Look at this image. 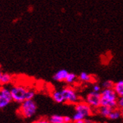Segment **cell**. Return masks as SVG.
Here are the masks:
<instances>
[{
    "mask_svg": "<svg viewBox=\"0 0 123 123\" xmlns=\"http://www.w3.org/2000/svg\"><path fill=\"white\" fill-rule=\"evenodd\" d=\"M101 95L99 92H94L93 91L90 92L85 97V102L93 108L99 109L101 107Z\"/></svg>",
    "mask_w": 123,
    "mask_h": 123,
    "instance_id": "8992f818",
    "label": "cell"
},
{
    "mask_svg": "<svg viewBox=\"0 0 123 123\" xmlns=\"http://www.w3.org/2000/svg\"><path fill=\"white\" fill-rule=\"evenodd\" d=\"M51 98L54 102L58 104H63L65 102V99L61 90H54L51 92Z\"/></svg>",
    "mask_w": 123,
    "mask_h": 123,
    "instance_id": "9c48e42d",
    "label": "cell"
},
{
    "mask_svg": "<svg viewBox=\"0 0 123 123\" xmlns=\"http://www.w3.org/2000/svg\"><path fill=\"white\" fill-rule=\"evenodd\" d=\"M12 80H13V77L11 74L8 73H3L1 80V86H6L10 84L12 82Z\"/></svg>",
    "mask_w": 123,
    "mask_h": 123,
    "instance_id": "4fadbf2b",
    "label": "cell"
},
{
    "mask_svg": "<svg viewBox=\"0 0 123 123\" xmlns=\"http://www.w3.org/2000/svg\"><path fill=\"white\" fill-rule=\"evenodd\" d=\"M74 123H85V119L78 120V121H76V122H74Z\"/></svg>",
    "mask_w": 123,
    "mask_h": 123,
    "instance_id": "cb8c5ba5",
    "label": "cell"
},
{
    "mask_svg": "<svg viewBox=\"0 0 123 123\" xmlns=\"http://www.w3.org/2000/svg\"><path fill=\"white\" fill-rule=\"evenodd\" d=\"M69 73L70 72L66 69H60L54 73V74L53 75L52 78L54 81L63 82V81H65V80H66L67 75L69 74Z\"/></svg>",
    "mask_w": 123,
    "mask_h": 123,
    "instance_id": "ba28073f",
    "label": "cell"
},
{
    "mask_svg": "<svg viewBox=\"0 0 123 123\" xmlns=\"http://www.w3.org/2000/svg\"><path fill=\"white\" fill-rule=\"evenodd\" d=\"M2 74H3V72H2V69H1V68H0V86H1V80H2Z\"/></svg>",
    "mask_w": 123,
    "mask_h": 123,
    "instance_id": "d4e9b609",
    "label": "cell"
},
{
    "mask_svg": "<svg viewBox=\"0 0 123 123\" xmlns=\"http://www.w3.org/2000/svg\"><path fill=\"white\" fill-rule=\"evenodd\" d=\"M11 89V93L12 96V101L21 104L24 101L27 100V93L28 90L26 86L23 85H14L12 86Z\"/></svg>",
    "mask_w": 123,
    "mask_h": 123,
    "instance_id": "3957f363",
    "label": "cell"
},
{
    "mask_svg": "<svg viewBox=\"0 0 123 123\" xmlns=\"http://www.w3.org/2000/svg\"><path fill=\"white\" fill-rule=\"evenodd\" d=\"M77 79V75L74 73H69V74L67 75L66 80H65V83L66 84H72L74 83Z\"/></svg>",
    "mask_w": 123,
    "mask_h": 123,
    "instance_id": "2e32d148",
    "label": "cell"
},
{
    "mask_svg": "<svg viewBox=\"0 0 123 123\" xmlns=\"http://www.w3.org/2000/svg\"><path fill=\"white\" fill-rule=\"evenodd\" d=\"M113 110L111 107H107V106H101L98 109V111H99V113L101 116L104 118H109V116L111 113V112L113 111Z\"/></svg>",
    "mask_w": 123,
    "mask_h": 123,
    "instance_id": "30bf717a",
    "label": "cell"
},
{
    "mask_svg": "<svg viewBox=\"0 0 123 123\" xmlns=\"http://www.w3.org/2000/svg\"><path fill=\"white\" fill-rule=\"evenodd\" d=\"M49 121H50V123H65L64 116L58 114H54L51 116V117L49 118Z\"/></svg>",
    "mask_w": 123,
    "mask_h": 123,
    "instance_id": "9a60e30c",
    "label": "cell"
},
{
    "mask_svg": "<svg viewBox=\"0 0 123 123\" xmlns=\"http://www.w3.org/2000/svg\"><path fill=\"white\" fill-rule=\"evenodd\" d=\"M101 106L109 107L112 109L117 108V100L119 96L113 88L103 89L101 92Z\"/></svg>",
    "mask_w": 123,
    "mask_h": 123,
    "instance_id": "6da1fadb",
    "label": "cell"
},
{
    "mask_svg": "<svg viewBox=\"0 0 123 123\" xmlns=\"http://www.w3.org/2000/svg\"><path fill=\"white\" fill-rule=\"evenodd\" d=\"M75 110L76 112L82 113L85 117H88L93 113V108L85 101L78 102L75 104Z\"/></svg>",
    "mask_w": 123,
    "mask_h": 123,
    "instance_id": "52a82bcc",
    "label": "cell"
},
{
    "mask_svg": "<svg viewBox=\"0 0 123 123\" xmlns=\"http://www.w3.org/2000/svg\"><path fill=\"white\" fill-rule=\"evenodd\" d=\"M79 80L83 82V83H92L94 81L93 77L91 74H88L87 72L82 71L80 73V74L79 75Z\"/></svg>",
    "mask_w": 123,
    "mask_h": 123,
    "instance_id": "8fae6325",
    "label": "cell"
},
{
    "mask_svg": "<svg viewBox=\"0 0 123 123\" xmlns=\"http://www.w3.org/2000/svg\"><path fill=\"white\" fill-rule=\"evenodd\" d=\"M72 121V118L70 117L69 116H64V122L65 123H71V122Z\"/></svg>",
    "mask_w": 123,
    "mask_h": 123,
    "instance_id": "7402d4cb",
    "label": "cell"
},
{
    "mask_svg": "<svg viewBox=\"0 0 123 123\" xmlns=\"http://www.w3.org/2000/svg\"><path fill=\"white\" fill-rule=\"evenodd\" d=\"M85 123H94V122L90 119H85Z\"/></svg>",
    "mask_w": 123,
    "mask_h": 123,
    "instance_id": "603a6c76",
    "label": "cell"
},
{
    "mask_svg": "<svg viewBox=\"0 0 123 123\" xmlns=\"http://www.w3.org/2000/svg\"><path fill=\"white\" fill-rule=\"evenodd\" d=\"M61 91L63 92L66 103L71 104H76L79 102V98L77 92L71 86H66L61 89Z\"/></svg>",
    "mask_w": 123,
    "mask_h": 123,
    "instance_id": "277c9868",
    "label": "cell"
},
{
    "mask_svg": "<svg viewBox=\"0 0 123 123\" xmlns=\"http://www.w3.org/2000/svg\"><path fill=\"white\" fill-rule=\"evenodd\" d=\"M114 82L110 80H107L103 81L101 84V86L103 89H110V88H113L114 86Z\"/></svg>",
    "mask_w": 123,
    "mask_h": 123,
    "instance_id": "e0dca14e",
    "label": "cell"
},
{
    "mask_svg": "<svg viewBox=\"0 0 123 123\" xmlns=\"http://www.w3.org/2000/svg\"><path fill=\"white\" fill-rule=\"evenodd\" d=\"M120 118H122V111L120 109H113V111L110 113L109 118V119L111 120H118Z\"/></svg>",
    "mask_w": 123,
    "mask_h": 123,
    "instance_id": "5bb4252c",
    "label": "cell"
},
{
    "mask_svg": "<svg viewBox=\"0 0 123 123\" xmlns=\"http://www.w3.org/2000/svg\"><path fill=\"white\" fill-rule=\"evenodd\" d=\"M34 123H50V121H49V119L48 120L46 119H40L34 122Z\"/></svg>",
    "mask_w": 123,
    "mask_h": 123,
    "instance_id": "44dd1931",
    "label": "cell"
},
{
    "mask_svg": "<svg viewBox=\"0 0 123 123\" xmlns=\"http://www.w3.org/2000/svg\"><path fill=\"white\" fill-rule=\"evenodd\" d=\"M72 121H78V120H82V119H85V116L80 113H79V112H76L74 114H73V116H72Z\"/></svg>",
    "mask_w": 123,
    "mask_h": 123,
    "instance_id": "ac0fdd59",
    "label": "cell"
},
{
    "mask_svg": "<svg viewBox=\"0 0 123 123\" xmlns=\"http://www.w3.org/2000/svg\"><path fill=\"white\" fill-rule=\"evenodd\" d=\"M37 111V104L32 100H26L21 104L18 109V113L25 119H30L36 113Z\"/></svg>",
    "mask_w": 123,
    "mask_h": 123,
    "instance_id": "7a4b0ae2",
    "label": "cell"
},
{
    "mask_svg": "<svg viewBox=\"0 0 123 123\" xmlns=\"http://www.w3.org/2000/svg\"><path fill=\"white\" fill-rule=\"evenodd\" d=\"M117 107L119 109L122 110L123 109V96L119 97L117 100Z\"/></svg>",
    "mask_w": 123,
    "mask_h": 123,
    "instance_id": "ffe728a7",
    "label": "cell"
},
{
    "mask_svg": "<svg viewBox=\"0 0 123 123\" xmlns=\"http://www.w3.org/2000/svg\"><path fill=\"white\" fill-rule=\"evenodd\" d=\"M113 89L119 97L123 96V80L116 82L114 83Z\"/></svg>",
    "mask_w": 123,
    "mask_h": 123,
    "instance_id": "7c38bea8",
    "label": "cell"
},
{
    "mask_svg": "<svg viewBox=\"0 0 123 123\" xmlns=\"http://www.w3.org/2000/svg\"><path fill=\"white\" fill-rule=\"evenodd\" d=\"M101 90H102V86L98 84H94L93 86V87H92V91L94 92H99V93H101Z\"/></svg>",
    "mask_w": 123,
    "mask_h": 123,
    "instance_id": "d6986e66",
    "label": "cell"
},
{
    "mask_svg": "<svg viewBox=\"0 0 123 123\" xmlns=\"http://www.w3.org/2000/svg\"><path fill=\"white\" fill-rule=\"evenodd\" d=\"M121 111H122V118L123 119V109L121 110Z\"/></svg>",
    "mask_w": 123,
    "mask_h": 123,
    "instance_id": "484cf974",
    "label": "cell"
},
{
    "mask_svg": "<svg viewBox=\"0 0 123 123\" xmlns=\"http://www.w3.org/2000/svg\"><path fill=\"white\" fill-rule=\"evenodd\" d=\"M12 101L11 89L6 86H0V110L7 107Z\"/></svg>",
    "mask_w": 123,
    "mask_h": 123,
    "instance_id": "5b68a950",
    "label": "cell"
}]
</instances>
